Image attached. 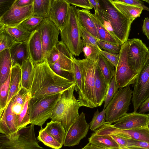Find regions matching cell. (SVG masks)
Wrapping results in <instances>:
<instances>
[{
  "mask_svg": "<svg viewBox=\"0 0 149 149\" xmlns=\"http://www.w3.org/2000/svg\"><path fill=\"white\" fill-rule=\"evenodd\" d=\"M128 40L121 45L120 56L115 68L114 77L118 89L122 88L134 84L137 75L130 67L127 61Z\"/></svg>",
  "mask_w": 149,
  "mask_h": 149,
  "instance_id": "cell-9",
  "label": "cell"
},
{
  "mask_svg": "<svg viewBox=\"0 0 149 149\" xmlns=\"http://www.w3.org/2000/svg\"><path fill=\"white\" fill-rule=\"evenodd\" d=\"M132 92L129 86L119 89L105 108L106 123H115L127 113Z\"/></svg>",
  "mask_w": 149,
  "mask_h": 149,
  "instance_id": "cell-8",
  "label": "cell"
},
{
  "mask_svg": "<svg viewBox=\"0 0 149 149\" xmlns=\"http://www.w3.org/2000/svg\"><path fill=\"white\" fill-rule=\"evenodd\" d=\"M11 72V68L6 81L0 85V114L3 112L7 104L9 93Z\"/></svg>",
  "mask_w": 149,
  "mask_h": 149,
  "instance_id": "cell-36",
  "label": "cell"
},
{
  "mask_svg": "<svg viewBox=\"0 0 149 149\" xmlns=\"http://www.w3.org/2000/svg\"><path fill=\"white\" fill-rule=\"evenodd\" d=\"M118 88L114 77L109 84L107 91L104 100V108L105 109L109 102L118 92Z\"/></svg>",
  "mask_w": 149,
  "mask_h": 149,
  "instance_id": "cell-41",
  "label": "cell"
},
{
  "mask_svg": "<svg viewBox=\"0 0 149 149\" xmlns=\"http://www.w3.org/2000/svg\"><path fill=\"white\" fill-rule=\"evenodd\" d=\"M88 141L90 143L107 149L120 148L116 141L109 134L97 135L94 133L88 138Z\"/></svg>",
  "mask_w": 149,
  "mask_h": 149,
  "instance_id": "cell-27",
  "label": "cell"
},
{
  "mask_svg": "<svg viewBox=\"0 0 149 149\" xmlns=\"http://www.w3.org/2000/svg\"><path fill=\"white\" fill-rule=\"evenodd\" d=\"M122 149L121 148H111V149Z\"/></svg>",
  "mask_w": 149,
  "mask_h": 149,
  "instance_id": "cell-59",
  "label": "cell"
},
{
  "mask_svg": "<svg viewBox=\"0 0 149 149\" xmlns=\"http://www.w3.org/2000/svg\"><path fill=\"white\" fill-rule=\"evenodd\" d=\"M78 62L83 77L84 87L82 98L79 102L81 106L91 108L96 107L95 84L96 62L86 58L78 60Z\"/></svg>",
  "mask_w": 149,
  "mask_h": 149,
  "instance_id": "cell-7",
  "label": "cell"
},
{
  "mask_svg": "<svg viewBox=\"0 0 149 149\" xmlns=\"http://www.w3.org/2000/svg\"><path fill=\"white\" fill-rule=\"evenodd\" d=\"M101 49L95 46L86 45L84 46L83 52L86 58L97 63L100 54Z\"/></svg>",
  "mask_w": 149,
  "mask_h": 149,
  "instance_id": "cell-39",
  "label": "cell"
},
{
  "mask_svg": "<svg viewBox=\"0 0 149 149\" xmlns=\"http://www.w3.org/2000/svg\"><path fill=\"white\" fill-rule=\"evenodd\" d=\"M21 67L17 65H13L11 68L9 94L5 109L19 90L21 87Z\"/></svg>",
  "mask_w": 149,
  "mask_h": 149,
  "instance_id": "cell-22",
  "label": "cell"
},
{
  "mask_svg": "<svg viewBox=\"0 0 149 149\" xmlns=\"http://www.w3.org/2000/svg\"><path fill=\"white\" fill-rule=\"evenodd\" d=\"M81 149H84V147L83 148H82Z\"/></svg>",
  "mask_w": 149,
  "mask_h": 149,
  "instance_id": "cell-62",
  "label": "cell"
},
{
  "mask_svg": "<svg viewBox=\"0 0 149 149\" xmlns=\"http://www.w3.org/2000/svg\"><path fill=\"white\" fill-rule=\"evenodd\" d=\"M79 23L81 38L83 46L86 45H94L99 48L97 43L98 40L87 31L80 22Z\"/></svg>",
  "mask_w": 149,
  "mask_h": 149,
  "instance_id": "cell-42",
  "label": "cell"
},
{
  "mask_svg": "<svg viewBox=\"0 0 149 149\" xmlns=\"http://www.w3.org/2000/svg\"><path fill=\"white\" fill-rule=\"evenodd\" d=\"M44 18L33 15L17 26L26 31L32 32L36 29Z\"/></svg>",
  "mask_w": 149,
  "mask_h": 149,
  "instance_id": "cell-37",
  "label": "cell"
},
{
  "mask_svg": "<svg viewBox=\"0 0 149 149\" xmlns=\"http://www.w3.org/2000/svg\"><path fill=\"white\" fill-rule=\"evenodd\" d=\"M95 77V102L97 107L100 106L104 101L109 84L105 79L97 63Z\"/></svg>",
  "mask_w": 149,
  "mask_h": 149,
  "instance_id": "cell-20",
  "label": "cell"
},
{
  "mask_svg": "<svg viewBox=\"0 0 149 149\" xmlns=\"http://www.w3.org/2000/svg\"><path fill=\"white\" fill-rule=\"evenodd\" d=\"M26 42L29 57L34 65L44 61L40 36L37 30L31 32Z\"/></svg>",
  "mask_w": 149,
  "mask_h": 149,
  "instance_id": "cell-19",
  "label": "cell"
},
{
  "mask_svg": "<svg viewBox=\"0 0 149 149\" xmlns=\"http://www.w3.org/2000/svg\"><path fill=\"white\" fill-rule=\"evenodd\" d=\"M70 4L78 6L85 9H92L93 7L89 0H65Z\"/></svg>",
  "mask_w": 149,
  "mask_h": 149,
  "instance_id": "cell-47",
  "label": "cell"
},
{
  "mask_svg": "<svg viewBox=\"0 0 149 149\" xmlns=\"http://www.w3.org/2000/svg\"><path fill=\"white\" fill-rule=\"evenodd\" d=\"M142 29L143 33L149 40V18H145L143 21Z\"/></svg>",
  "mask_w": 149,
  "mask_h": 149,
  "instance_id": "cell-51",
  "label": "cell"
},
{
  "mask_svg": "<svg viewBox=\"0 0 149 149\" xmlns=\"http://www.w3.org/2000/svg\"><path fill=\"white\" fill-rule=\"evenodd\" d=\"M0 29L4 30L10 35L16 42H21L26 41L31 32L26 31L17 26H4Z\"/></svg>",
  "mask_w": 149,
  "mask_h": 149,
  "instance_id": "cell-33",
  "label": "cell"
},
{
  "mask_svg": "<svg viewBox=\"0 0 149 149\" xmlns=\"http://www.w3.org/2000/svg\"><path fill=\"white\" fill-rule=\"evenodd\" d=\"M97 43L100 49H103V50L108 52L119 54L121 49V46L107 42L97 40Z\"/></svg>",
  "mask_w": 149,
  "mask_h": 149,
  "instance_id": "cell-43",
  "label": "cell"
},
{
  "mask_svg": "<svg viewBox=\"0 0 149 149\" xmlns=\"http://www.w3.org/2000/svg\"><path fill=\"white\" fill-rule=\"evenodd\" d=\"M15 0H0V17L12 7Z\"/></svg>",
  "mask_w": 149,
  "mask_h": 149,
  "instance_id": "cell-48",
  "label": "cell"
},
{
  "mask_svg": "<svg viewBox=\"0 0 149 149\" xmlns=\"http://www.w3.org/2000/svg\"><path fill=\"white\" fill-rule=\"evenodd\" d=\"M60 56V51L57 44L54 46L48 54L47 60L49 64H54L58 60Z\"/></svg>",
  "mask_w": 149,
  "mask_h": 149,
  "instance_id": "cell-45",
  "label": "cell"
},
{
  "mask_svg": "<svg viewBox=\"0 0 149 149\" xmlns=\"http://www.w3.org/2000/svg\"><path fill=\"white\" fill-rule=\"evenodd\" d=\"M148 49L149 51V46H148Z\"/></svg>",
  "mask_w": 149,
  "mask_h": 149,
  "instance_id": "cell-61",
  "label": "cell"
},
{
  "mask_svg": "<svg viewBox=\"0 0 149 149\" xmlns=\"http://www.w3.org/2000/svg\"><path fill=\"white\" fill-rule=\"evenodd\" d=\"M142 1H145L149 4V0H142Z\"/></svg>",
  "mask_w": 149,
  "mask_h": 149,
  "instance_id": "cell-56",
  "label": "cell"
},
{
  "mask_svg": "<svg viewBox=\"0 0 149 149\" xmlns=\"http://www.w3.org/2000/svg\"><path fill=\"white\" fill-rule=\"evenodd\" d=\"M106 110L103 109L99 112L98 109L95 111L93 118L89 124V128L92 131L97 130L106 123L105 120Z\"/></svg>",
  "mask_w": 149,
  "mask_h": 149,
  "instance_id": "cell-38",
  "label": "cell"
},
{
  "mask_svg": "<svg viewBox=\"0 0 149 149\" xmlns=\"http://www.w3.org/2000/svg\"><path fill=\"white\" fill-rule=\"evenodd\" d=\"M12 66L10 49L0 52V85L7 79Z\"/></svg>",
  "mask_w": 149,
  "mask_h": 149,
  "instance_id": "cell-25",
  "label": "cell"
},
{
  "mask_svg": "<svg viewBox=\"0 0 149 149\" xmlns=\"http://www.w3.org/2000/svg\"><path fill=\"white\" fill-rule=\"evenodd\" d=\"M34 0H15V4L19 7H24L33 4Z\"/></svg>",
  "mask_w": 149,
  "mask_h": 149,
  "instance_id": "cell-53",
  "label": "cell"
},
{
  "mask_svg": "<svg viewBox=\"0 0 149 149\" xmlns=\"http://www.w3.org/2000/svg\"><path fill=\"white\" fill-rule=\"evenodd\" d=\"M72 61V73L74 81L75 84V90L78 92V100L79 101L82 98L84 88L83 77L79 67L78 60L73 56Z\"/></svg>",
  "mask_w": 149,
  "mask_h": 149,
  "instance_id": "cell-30",
  "label": "cell"
},
{
  "mask_svg": "<svg viewBox=\"0 0 149 149\" xmlns=\"http://www.w3.org/2000/svg\"><path fill=\"white\" fill-rule=\"evenodd\" d=\"M129 44L127 52L128 63L136 74L149 57V51L146 45L139 39L127 40Z\"/></svg>",
  "mask_w": 149,
  "mask_h": 149,
  "instance_id": "cell-11",
  "label": "cell"
},
{
  "mask_svg": "<svg viewBox=\"0 0 149 149\" xmlns=\"http://www.w3.org/2000/svg\"><path fill=\"white\" fill-rule=\"evenodd\" d=\"M122 149H132L129 148H127V147H125V148H122Z\"/></svg>",
  "mask_w": 149,
  "mask_h": 149,
  "instance_id": "cell-58",
  "label": "cell"
},
{
  "mask_svg": "<svg viewBox=\"0 0 149 149\" xmlns=\"http://www.w3.org/2000/svg\"><path fill=\"white\" fill-rule=\"evenodd\" d=\"M33 15V4L19 7L14 2L9 10L0 17V27L17 26Z\"/></svg>",
  "mask_w": 149,
  "mask_h": 149,
  "instance_id": "cell-14",
  "label": "cell"
},
{
  "mask_svg": "<svg viewBox=\"0 0 149 149\" xmlns=\"http://www.w3.org/2000/svg\"><path fill=\"white\" fill-rule=\"evenodd\" d=\"M51 0H34L33 4V15L48 18Z\"/></svg>",
  "mask_w": 149,
  "mask_h": 149,
  "instance_id": "cell-32",
  "label": "cell"
},
{
  "mask_svg": "<svg viewBox=\"0 0 149 149\" xmlns=\"http://www.w3.org/2000/svg\"><path fill=\"white\" fill-rule=\"evenodd\" d=\"M16 42L4 30L0 29V52L6 49H10Z\"/></svg>",
  "mask_w": 149,
  "mask_h": 149,
  "instance_id": "cell-40",
  "label": "cell"
},
{
  "mask_svg": "<svg viewBox=\"0 0 149 149\" xmlns=\"http://www.w3.org/2000/svg\"><path fill=\"white\" fill-rule=\"evenodd\" d=\"M148 119H149V113L148 114Z\"/></svg>",
  "mask_w": 149,
  "mask_h": 149,
  "instance_id": "cell-60",
  "label": "cell"
},
{
  "mask_svg": "<svg viewBox=\"0 0 149 149\" xmlns=\"http://www.w3.org/2000/svg\"><path fill=\"white\" fill-rule=\"evenodd\" d=\"M44 129L60 143L63 145L66 132L60 123L51 120L47 123Z\"/></svg>",
  "mask_w": 149,
  "mask_h": 149,
  "instance_id": "cell-29",
  "label": "cell"
},
{
  "mask_svg": "<svg viewBox=\"0 0 149 149\" xmlns=\"http://www.w3.org/2000/svg\"><path fill=\"white\" fill-rule=\"evenodd\" d=\"M127 147L132 149H149V143L132 139H127Z\"/></svg>",
  "mask_w": 149,
  "mask_h": 149,
  "instance_id": "cell-44",
  "label": "cell"
},
{
  "mask_svg": "<svg viewBox=\"0 0 149 149\" xmlns=\"http://www.w3.org/2000/svg\"><path fill=\"white\" fill-rule=\"evenodd\" d=\"M149 122L147 114L134 111L126 113L113 125L116 128L129 130L146 127Z\"/></svg>",
  "mask_w": 149,
  "mask_h": 149,
  "instance_id": "cell-18",
  "label": "cell"
},
{
  "mask_svg": "<svg viewBox=\"0 0 149 149\" xmlns=\"http://www.w3.org/2000/svg\"><path fill=\"white\" fill-rule=\"evenodd\" d=\"M91 5L94 8L95 10V14L96 15L99 14V0H89Z\"/></svg>",
  "mask_w": 149,
  "mask_h": 149,
  "instance_id": "cell-54",
  "label": "cell"
},
{
  "mask_svg": "<svg viewBox=\"0 0 149 149\" xmlns=\"http://www.w3.org/2000/svg\"><path fill=\"white\" fill-rule=\"evenodd\" d=\"M97 135L113 134L127 139H132L149 143V129L147 127L123 130L116 128L113 125L106 123L95 131Z\"/></svg>",
  "mask_w": 149,
  "mask_h": 149,
  "instance_id": "cell-13",
  "label": "cell"
},
{
  "mask_svg": "<svg viewBox=\"0 0 149 149\" xmlns=\"http://www.w3.org/2000/svg\"><path fill=\"white\" fill-rule=\"evenodd\" d=\"M75 85L61 93L51 118L60 123L66 132L79 116V109L81 106L74 94Z\"/></svg>",
  "mask_w": 149,
  "mask_h": 149,
  "instance_id": "cell-2",
  "label": "cell"
},
{
  "mask_svg": "<svg viewBox=\"0 0 149 149\" xmlns=\"http://www.w3.org/2000/svg\"><path fill=\"white\" fill-rule=\"evenodd\" d=\"M70 6V4L65 0H51L48 18L54 23L60 31L66 24Z\"/></svg>",
  "mask_w": 149,
  "mask_h": 149,
  "instance_id": "cell-17",
  "label": "cell"
},
{
  "mask_svg": "<svg viewBox=\"0 0 149 149\" xmlns=\"http://www.w3.org/2000/svg\"><path fill=\"white\" fill-rule=\"evenodd\" d=\"M61 93L40 98L30 97L28 110L31 124L41 128L48 119L51 118Z\"/></svg>",
  "mask_w": 149,
  "mask_h": 149,
  "instance_id": "cell-6",
  "label": "cell"
},
{
  "mask_svg": "<svg viewBox=\"0 0 149 149\" xmlns=\"http://www.w3.org/2000/svg\"><path fill=\"white\" fill-rule=\"evenodd\" d=\"M99 15L108 21L116 38L123 44L128 39L132 23L109 0H99Z\"/></svg>",
  "mask_w": 149,
  "mask_h": 149,
  "instance_id": "cell-3",
  "label": "cell"
},
{
  "mask_svg": "<svg viewBox=\"0 0 149 149\" xmlns=\"http://www.w3.org/2000/svg\"><path fill=\"white\" fill-rule=\"evenodd\" d=\"M147 127L149 129V122L148 123V125H147Z\"/></svg>",
  "mask_w": 149,
  "mask_h": 149,
  "instance_id": "cell-57",
  "label": "cell"
},
{
  "mask_svg": "<svg viewBox=\"0 0 149 149\" xmlns=\"http://www.w3.org/2000/svg\"><path fill=\"white\" fill-rule=\"evenodd\" d=\"M89 128V124L83 111L66 132L64 146L70 147L78 144L81 140L86 136Z\"/></svg>",
  "mask_w": 149,
  "mask_h": 149,
  "instance_id": "cell-16",
  "label": "cell"
},
{
  "mask_svg": "<svg viewBox=\"0 0 149 149\" xmlns=\"http://www.w3.org/2000/svg\"><path fill=\"white\" fill-rule=\"evenodd\" d=\"M78 9L70 6L68 17L65 25L60 31L61 41L73 56H78L84 47L81 38Z\"/></svg>",
  "mask_w": 149,
  "mask_h": 149,
  "instance_id": "cell-4",
  "label": "cell"
},
{
  "mask_svg": "<svg viewBox=\"0 0 149 149\" xmlns=\"http://www.w3.org/2000/svg\"><path fill=\"white\" fill-rule=\"evenodd\" d=\"M134 84L132 102L134 111L136 112L142 103L149 97V57L140 69Z\"/></svg>",
  "mask_w": 149,
  "mask_h": 149,
  "instance_id": "cell-10",
  "label": "cell"
},
{
  "mask_svg": "<svg viewBox=\"0 0 149 149\" xmlns=\"http://www.w3.org/2000/svg\"><path fill=\"white\" fill-rule=\"evenodd\" d=\"M21 86L29 90L31 89L34 74V65L29 57L21 66Z\"/></svg>",
  "mask_w": 149,
  "mask_h": 149,
  "instance_id": "cell-24",
  "label": "cell"
},
{
  "mask_svg": "<svg viewBox=\"0 0 149 149\" xmlns=\"http://www.w3.org/2000/svg\"><path fill=\"white\" fill-rule=\"evenodd\" d=\"M89 11L86 9H78L77 12L79 21L87 31L99 40L96 26L89 14Z\"/></svg>",
  "mask_w": 149,
  "mask_h": 149,
  "instance_id": "cell-28",
  "label": "cell"
},
{
  "mask_svg": "<svg viewBox=\"0 0 149 149\" xmlns=\"http://www.w3.org/2000/svg\"><path fill=\"white\" fill-rule=\"evenodd\" d=\"M57 44L60 51L59 57L54 64L49 65L52 70L57 74L74 81L72 61L73 56L61 41H59Z\"/></svg>",
  "mask_w": 149,
  "mask_h": 149,
  "instance_id": "cell-15",
  "label": "cell"
},
{
  "mask_svg": "<svg viewBox=\"0 0 149 149\" xmlns=\"http://www.w3.org/2000/svg\"><path fill=\"white\" fill-rule=\"evenodd\" d=\"M119 2L128 4L139 7L143 8V10L149 12V8L145 6L143 2L141 0H114Z\"/></svg>",
  "mask_w": 149,
  "mask_h": 149,
  "instance_id": "cell-49",
  "label": "cell"
},
{
  "mask_svg": "<svg viewBox=\"0 0 149 149\" xmlns=\"http://www.w3.org/2000/svg\"><path fill=\"white\" fill-rule=\"evenodd\" d=\"M113 5L121 13L128 18L132 23L140 17L143 8L139 7L109 0Z\"/></svg>",
  "mask_w": 149,
  "mask_h": 149,
  "instance_id": "cell-26",
  "label": "cell"
},
{
  "mask_svg": "<svg viewBox=\"0 0 149 149\" xmlns=\"http://www.w3.org/2000/svg\"><path fill=\"white\" fill-rule=\"evenodd\" d=\"M74 81L54 72L47 60L34 65V74L30 91L31 97L40 98L61 93L75 84Z\"/></svg>",
  "mask_w": 149,
  "mask_h": 149,
  "instance_id": "cell-1",
  "label": "cell"
},
{
  "mask_svg": "<svg viewBox=\"0 0 149 149\" xmlns=\"http://www.w3.org/2000/svg\"><path fill=\"white\" fill-rule=\"evenodd\" d=\"M109 135L116 141L120 148L122 149L127 147V139L115 134Z\"/></svg>",
  "mask_w": 149,
  "mask_h": 149,
  "instance_id": "cell-50",
  "label": "cell"
},
{
  "mask_svg": "<svg viewBox=\"0 0 149 149\" xmlns=\"http://www.w3.org/2000/svg\"><path fill=\"white\" fill-rule=\"evenodd\" d=\"M32 124L10 135H0V149H45L39 145Z\"/></svg>",
  "mask_w": 149,
  "mask_h": 149,
  "instance_id": "cell-5",
  "label": "cell"
},
{
  "mask_svg": "<svg viewBox=\"0 0 149 149\" xmlns=\"http://www.w3.org/2000/svg\"><path fill=\"white\" fill-rule=\"evenodd\" d=\"M100 53L114 66L115 68L116 67L119 59V54L109 52L102 49L100 50Z\"/></svg>",
  "mask_w": 149,
  "mask_h": 149,
  "instance_id": "cell-46",
  "label": "cell"
},
{
  "mask_svg": "<svg viewBox=\"0 0 149 149\" xmlns=\"http://www.w3.org/2000/svg\"><path fill=\"white\" fill-rule=\"evenodd\" d=\"M139 113H144L149 111V97L147 98L139 107Z\"/></svg>",
  "mask_w": 149,
  "mask_h": 149,
  "instance_id": "cell-52",
  "label": "cell"
},
{
  "mask_svg": "<svg viewBox=\"0 0 149 149\" xmlns=\"http://www.w3.org/2000/svg\"><path fill=\"white\" fill-rule=\"evenodd\" d=\"M13 65H17L21 67L23 63L29 57L26 40L16 42L10 48Z\"/></svg>",
  "mask_w": 149,
  "mask_h": 149,
  "instance_id": "cell-21",
  "label": "cell"
},
{
  "mask_svg": "<svg viewBox=\"0 0 149 149\" xmlns=\"http://www.w3.org/2000/svg\"><path fill=\"white\" fill-rule=\"evenodd\" d=\"M89 14L96 26L99 40L121 46L122 44L112 36L104 27L98 16L89 11Z\"/></svg>",
  "mask_w": 149,
  "mask_h": 149,
  "instance_id": "cell-23",
  "label": "cell"
},
{
  "mask_svg": "<svg viewBox=\"0 0 149 149\" xmlns=\"http://www.w3.org/2000/svg\"><path fill=\"white\" fill-rule=\"evenodd\" d=\"M84 147V149H107L98 147L89 143H88Z\"/></svg>",
  "mask_w": 149,
  "mask_h": 149,
  "instance_id": "cell-55",
  "label": "cell"
},
{
  "mask_svg": "<svg viewBox=\"0 0 149 149\" xmlns=\"http://www.w3.org/2000/svg\"><path fill=\"white\" fill-rule=\"evenodd\" d=\"M36 30L40 34L43 58L45 60L46 59L52 48L59 42L58 38L60 30L54 23L48 18L44 19Z\"/></svg>",
  "mask_w": 149,
  "mask_h": 149,
  "instance_id": "cell-12",
  "label": "cell"
},
{
  "mask_svg": "<svg viewBox=\"0 0 149 149\" xmlns=\"http://www.w3.org/2000/svg\"><path fill=\"white\" fill-rule=\"evenodd\" d=\"M97 63L105 79L109 84L115 75V67L101 53Z\"/></svg>",
  "mask_w": 149,
  "mask_h": 149,
  "instance_id": "cell-31",
  "label": "cell"
},
{
  "mask_svg": "<svg viewBox=\"0 0 149 149\" xmlns=\"http://www.w3.org/2000/svg\"><path fill=\"white\" fill-rule=\"evenodd\" d=\"M37 139L45 145L53 149H60L63 145L49 134L44 128H41Z\"/></svg>",
  "mask_w": 149,
  "mask_h": 149,
  "instance_id": "cell-35",
  "label": "cell"
},
{
  "mask_svg": "<svg viewBox=\"0 0 149 149\" xmlns=\"http://www.w3.org/2000/svg\"><path fill=\"white\" fill-rule=\"evenodd\" d=\"M30 97L29 92L26 97L23 108L17 118V127L18 130L31 124L28 110V105Z\"/></svg>",
  "mask_w": 149,
  "mask_h": 149,
  "instance_id": "cell-34",
  "label": "cell"
}]
</instances>
